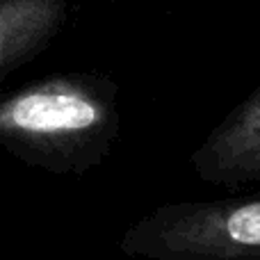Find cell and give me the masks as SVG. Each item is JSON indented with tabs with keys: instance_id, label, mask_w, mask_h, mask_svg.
<instances>
[{
	"instance_id": "cell-5",
	"label": "cell",
	"mask_w": 260,
	"mask_h": 260,
	"mask_svg": "<svg viewBox=\"0 0 260 260\" xmlns=\"http://www.w3.org/2000/svg\"><path fill=\"white\" fill-rule=\"evenodd\" d=\"M121 3H146V0H121Z\"/></svg>"
},
{
	"instance_id": "cell-1",
	"label": "cell",
	"mask_w": 260,
	"mask_h": 260,
	"mask_svg": "<svg viewBox=\"0 0 260 260\" xmlns=\"http://www.w3.org/2000/svg\"><path fill=\"white\" fill-rule=\"evenodd\" d=\"M117 135V87L99 76H55L0 101V144L46 169H91Z\"/></svg>"
},
{
	"instance_id": "cell-2",
	"label": "cell",
	"mask_w": 260,
	"mask_h": 260,
	"mask_svg": "<svg viewBox=\"0 0 260 260\" xmlns=\"http://www.w3.org/2000/svg\"><path fill=\"white\" fill-rule=\"evenodd\" d=\"M121 251L146 260H260V197L165 203L130 226Z\"/></svg>"
},
{
	"instance_id": "cell-3",
	"label": "cell",
	"mask_w": 260,
	"mask_h": 260,
	"mask_svg": "<svg viewBox=\"0 0 260 260\" xmlns=\"http://www.w3.org/2000/svg\"><path fill=\"white\" fill-rule=\"evenodd\" d=\"M189 162L206 183L260 185V87L208 133Z\"/></svg>"
},
{
	"instance_id": "cell-4",
	"label": "cell",
	"mask_w": 260,
	"mask_h": 260,
	"mask_svg": "<svg viewBox=\"0 0 260 260\" xmlns=\"http://www.w3.org/2000/svg\"><path fill=\"white\" fill-rule=\"evenodd\" d=\"M67 9L69 0H0V85L53 44Z\"/></svg>"
}]
</instances>
